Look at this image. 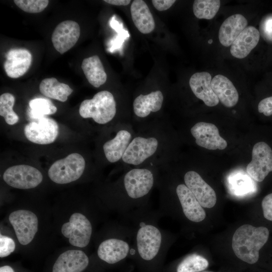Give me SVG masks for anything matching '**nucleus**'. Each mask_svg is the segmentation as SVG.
Instances as JSON below:
<instances>
[{
	"mask_svg": "<svg viewBox=\"0 0 272 272\" xmlns=\"http://www.w3.org/2000/svg\"><path fill=\"white\" fill-rule=\"evenodd\" d=\"M31 61L32 55L28 50L24 48L11 49L6 54L5 71L10 78H19L28 71Z\"/></svg>",
	"mask_w": 272,
	"mask_h": 272,
	"instance_id": "obj_16",
	"label": "nucleus"
},
{
	"mask_svg": "<svg viewBox=\"0 0 272 272\" xmlns=\"http://www.w3.org/2000/svg\"><path fill=\"white\" fill-rule=\"evenodd\" d=\"M129 250V245L126 242L117 238H109L99 244L97 255L102 260L114 264L125 258Z\"/></svg>",
	"mask_w": 272,
	"mask_h": 272,
	"instance_id": "obj_19",
	"label": "nucleus"
},
{
	"mask_svg": "<svg viewBox=\"0 0 272 272\" xmlns=\"http://www.w3.org/2000/svg\"><path fill=\"white\" fill-rule=\"evenodd\" d=\"M212 80L210 73L201 72L193 74L189 81L190 87L195 96L210 107L215 106L219 102L212 89Z\"/></svg>",
	"mask_w": 272,
	"mask_h": 272,
	"instance_id": "obj_17",
	"label": "nucleus"
},
{
	"mask_svg": "<svg viewBox=\"0 0 272 272\" xmlns=\"http://www.w3.org/2000/svg\"><path fill=\"white\" fill-rule=\"evenodd\" d=\"M81 67L89 83L94 87L98 88L106 82L107 74L97 55L85 58Z\"/></svg>",
	"mask_w": 272,
	"mask_h": 272,
	"instance_id": "obj_26",
	"label": "nucleus"
},
{
	"mask_svg": "<svg viewBox=\"0 0 272 272\" xmlns=\"http://www.w3.org/2000/svg\"><path fill=\"white\" fill-rule=\"evenodd\" d=\"M272 171V150L265 142L254 145L251 161L246 167V172L256 181L261 182Z\"/></svg>",
	"mask_w": 272,
	"mask_h": 272,
	"instance_id": "obj_7",
	"label": "nucleus"
},
{
	"mask_svg": "<svg viewBox=\"0 0 272 272\" xmlns=\"http://www.w3.org/2000/svg\"><path fill=\"white\" fill-rule=\"evenodd\" d=\"M162 241L159 230L156 227L147 225L141 227L137 233L138 251L145 260L153 259L158 254Z\"/></svg>",
	"mask_w": 272,
	"mask_h": 272,
	"instance_id": "obj_11",
	"label": "nucleus"
},
{
	"mask_svg": "<svg viewBox=\"0 0 272 272\" xmlns=\"http://www.w3.org/2000/svg\"><path fill=\"white\" fill-rule=\"evenodd\" d=\"M154 184V177L147 169H133L124 177V185L127 195L132 198H139L147 194Z\"/></svg>",
	"mask_w": 272,
	"mask_h": 272,
	"instance_id": "obj_9",
	"label": "nucleus"
},
{
	"mask_svg": "<svg viewBox=\"0 0 272 272\" xmlns=\"http://www.w3.org/2000/svg\"><path fill=\"white\" fill-rule=\"evenodd\" d=\"M258 110L265 116L272 115V96L261 100L258 105Z\"/></svg>",
	"mask_w": 272,
	"mask_h": 272,
	"instance_id": "obj_36",
	"label": "nucleus"
},
{
	"mask_svg": "<svg viewBox=\"0 0 272 272\" xmlns=\"http://www.w3.org/2000/svg\"><path fill=\"white\" fill-rule=\"evenodd\" d=\"M196 144L202 148L215 150H224L227 146L226 141L219 134L217 127L211 123L199 122L191 128Z\"/></svg>",
	"mask_w": 272,
	"mask_h": 272,
	"instance_id": "obj_12",
	"label": "nucleus"
},
{
	"mask_svg": "<svg viewBox=\"0 0 272 272\" xmlns=\"http://www.w3.org/2000/svg\"><path fill=\"white\" fill-rule=\"evenodd\" d=\"M3 178L8 185L17 189H29L38 186L43 180L41 172L27 165H17L9 167Z\"/></svg>",
	"mask_w": 272,
	"mask_h": 272,
	"instance_id": "obj_6",
	"label": "nucleus"
},
{
	"mask_svg": "<svg viewBox=\"0 0 272 272\" xmlns=\"http://www.w3.org/2000/svg\"><path fill=\"white\" fill-rule=\"evenodd\" d=\"M116 112L114 98L108 91H101L95 94L93 98L84 100L79 108V113L83 118H92L99 124L110 121Z\"/></svg>",
	"mask_w": 272,
	"mask_h": 272,
	"instance_id": "obj_4",
	"label": "nucleus"
},
{
	"mask_svg": "<svg viewBox=\"0 0 272 272\" xmlns=\"http://www.w3.org/2000/svg\"><path fill=\"white\" fill-rule=\"evenodd\" d=\"M247 25L246 19L241 14H234L227 18L219 29L221 44L226 47L231 46Z\"/></svg>",
	"mask_w": 272,
	"mask_h": 272,
	"instance_id": "obj_21",
	"label": "nucleus"
},
{
	"mask_svg": "<svg viewBox=\"0 0 272 272\" xmlns=\"http://www.w3.org/2000/svg\"><path fill=\"white\" fill-rule=\"evenodd\" d=\"M89 263V258L83 250L72 247L59 254L52 272H82Z\"/></svg>",
	"mask_w": 272,
	"mask_h": 272,
	"instance_id": "obj_14",
	"label": "nucleus"
},
{
	"mask_svg": "<svg viewBox=\"0 0 272 272\" xmlns=\"http://www.w3.org/2000/svg\"><path fill=\"white\" fill-rule=\"evenodd\" d=\"M39 90L43 95L61 102H65L73 90L64 83H60L55 78H45L39 85Z\"/></svg>",
	"mask_w": 272,
	"mask_h": 272,
	"instance_id": "obj_27",
	"label": "nucleus"
},
{
	"mask_svg": "<svg viewBox=\"0 0 272 272\" xmlns=\"http://www.w3.org/2000/svg\"><path fill=\"white\" fill-rule=\"evenodd\" d=\"M205 272H209V271H205Z\"/></svg>",
	"mask_w": 272,
	"mask_h": 272,
	"instance_id": "obj_41",
	"label": "nucleus"
},
{
	"mask_svg": "<svg viewBox=\"0 0 272 272\" xmlns=\"http://www.w3.org/2000/svg\"><path fill=\"white\" fill-rule=\"evenodd\" d=\"M130 13L135 26L142 33L149 34L154 30L155 27L154 18L144 1H133L130 6Z\"/></svg>",
	"mask_w": 272,
	"mask_h": 272,
	"instance_id": "obj_23",
	"label": "nucleus"
},
{
	"mask_svg": "<svg viewBox=\"0 0 272 272\" xmlns=\"http://www.w3.org/2000/svg\"><path fill=\"white\" fill-rule=\"evenodd\" d=\"M58 226L60 235L72 247L82 249L89 245L92 226L88 218L79 209L69 212Z\"/></svg>",
	"mask_w": 272,
	"mask_h": 272,
	"instance_id": "obj_3",
	"label": "nucleus"
},
{
	"mask_svg": "<svg viewBox=\"0 0 272 272\" xmlns=\"http://www.w3.org/2000/svg\"><path fill=\"white\" fill-rule=\"evenodd\" d=\"M259 34L263 39L272 42V14L264 16L259 24Z\"/></svg>",
	"mask_w": 272,
	"mask_h": 272,
	"instance_id": "obj_34",
	"label": "nucleus"
},
{
	"mask_svg": "<svg viewBox=\"0 0 272 272\" xmlns=\"http://www.w3.org/2000/svg\"><path fill=\"white\" fill-rule=\"evenodd\" d=\"M29 122L24 127V133L30 142L40 145L52 143L56 140L59 127L52 118L43 117Z\"/></svg>",
	"mask_w": 272,
	"mask_h": 272,
	"instance_id": "obj_8",
	"label": "nucleus"
},
{
	"mask_svg": "<svg viewBox=\"0 0 272 272\" xmlns=\"http://www.w3.org/2000/svg\"><path fill=\"white\" fill-rule=\"evenodd\" d=\"M235 186L236 187H240L239 188H240L241 187H245V180H244V178H243V179H242L241 181L240 180H238V181H236L235 182Z\"/></svg>",
	"mask_w": 272,
	"mask_h": 272,
	"instance_id": "obj_40",
	"label": "nucleus"
},
{
	"mask_svg": "<svg viewBox=\"0 0 272 272\" xmlns=\"http://www.w3.org/2000/svg\"><path fill=\"white\" fill-rule=\"evenodd\" d=\"M29 115L35 119L53 114L57 111V108L48 99L35 98L29 102Z\"/></svg>",
	"mask_w": 272,
	"mask_h": 272,
	"instance_id": "obj_29",
	"label": "nucleus"
},
{
	"mask_svg": "<svg viewBox=\"0 0 272 272\" xmlns=\"http://www.w3.org/2000/svg\"><path fill=\"white\" fill-rule=\"evenodd\" d=\"M184 180L202 207L212 208L215 206L217 201L216 192L198 173L189 171L185 173Z\"/></svg>",
	"mask_w": 272,
	"mask_h": 272,
	"instance_id": "obj_15",
	"label": "nucleus"
},
{
	"mask_svg": "<svg viewBox=\"0 0 272 272\" xmlns=\"http://www.w3.org/2000/svg\"><path fill=\"white\" fill-rule=\"evenodd\" d=\"M164 97L160 91L152 92L147 95H140L134 99L133 103L134 114L140 117H145L151 112L160 110Z\"/></svg>",
	"mask_w": 272,
	"mask_h": 272,
	"instance_id": "obj_25",
	"label": "nucleus"
},
{
	"mask_svg": "<svg viewBox=\"0 0 272 272\" xmlns=\"http://www.w3.org/2000/svg\"><path fill=\"white\" fill-rule=\"evenodd\" d=\"M158 146V142L155 138L137 137L128 145L122 160L128 164H141L156 152Z\"/></svg>",
	"mask_w": 272,
	"mask_h": 272,
	"instance_id": "obj_10",
	"label": "nucleus"
},
{
	"mask_svg": "<svg viewBox=\"0 0 272 272\" xmlns=\"http://www.w3.org/2000/svg\"><path fill=\"white\" fill-rule=\"evenodd\" d=\"M83 157L76 153L57 160L49 168L48 175L53 182L59 184L70 183L78 180L85 168Z\"/></svg>",
	"mask_w": 272,
	"mask_h": 272,
	"instance_id": "obj_5",
	"label": "nucleus"
},
{
	"mask_svg": "<svg viewBox=\"0 0 272 272\" xmlns=\"http://www.w3.org/2000/svg\"><path fill=\"white\" fill-rule=\"evenodd\" d=\"M259 38V32L255 27H246L231 45V54L237 58H245L257 45Z\"/></svg>",
	"mask_w": 272,
	"mask_h": 272,
	"instance_id": "obj_20",
	"label": "nucleus"
},
{
	"mask_svg": "<svg viewBox=\"0 0 272 272\" xmlns=\"http://www.w3.org/2000/svg\"><path fill=\"white\" fill-rule=\"evenodd\" d=\"M105 2L115 6H127L130 3V0H104Z\"/></svg>",
	"mask_w": 272,
	"mask_h": 272,
	"instance_id": "obj_38",
	"label": "nucleus"
},
{
	"mask_svg": "<svg viewBox=\"0 0 272 272\" xmlns=\"http://www.w3.org/2000/svg\"><path fill=\"white\" fill-rule=\"evenodd\" d=\"M7 222L22 248L33 245L38 238L42 227L40 215L32 208H15L8 214Z\"/></svg>",
	"mask_w": 272,
	"mask_h": 272,
	"instance_id": "obj_2",
	"label": "nucleus"
},
{
	"mask_svg": "<svg viewBox=\"0 0 272 272\" xmlns=\"http://www.w3.org/2000/svg\"><path fill=\"white\" fill-rule=\"evenodd\" d=\"M211 86L214 93L224 106L232 107L237 103V90L227 77L222 75L215 76L212 80Z\"/></svg>",
	"mask_w": 272,
	"mask_h": 272,
	"instance_id": "obj_22",
	"label": "nucleus"
},
{
	"mask_svg": "<svg viewBox=\"0 0 272 272\" xmlns=\"http://www.w3.org/2000/svg\"><path fill=\"white\" fill-rule=\"evenodd\" d=\"M208 261L201 255L193 254L185 257L178 265L177 272H198L206 269Z\"/></svg>",
	"mask_w": 272,
	"mask_h": 272,
	"instance_id": "obj_31",
	"label": "nucleus"
},
{
	"mask_svg": "<svg viewBox=\"0 0 272 272\" xmlns=\"http://www.w3.org/2000/svg\"><path fill=\"white\" fill-rule=\"evenodd\" d=\"M17 244L15 238L1 231L0 257H6L13 253L16 249Z\"/></svg>",
	"mask_w": 272,
	"mask_h": 272,
	"instance_id": "obj_33",
	"label": "nucleus"
},
{
	"mask_svg": "<svg viewBox=\"0 0 272 272\" xmlns=\"http://www.w3.org/2000/svg\"><path fill=\"white\" fill-rule=\"evenodd\" d=\"M80 35V27L78 23L66 20L60 23L54 29L51 41L54 48L63 54L76 44Z\"/></svg>",
	"mask_w": 272,
	"mask_h": 272,
	"instance_id": "obj_13",
	"label": "nucleus"
},
{
	"mask_svg": "<svg viewBox=\"0 0 272 272\" xmlns=\"http://www.w3.org/2000/svg\"><path fill=\"white\" fill-rule=\"evenodd\" d=\"M0 272H15V270L11 266L5 265L1 266Z\"/></svg>",
	"mask_w": 272,
	"mask_h": 272,
	"instance_id": "obj_39",
	"label": "nucleus"
},
{
	"mask_svg": "<svg viewBox=\"0 0 272 272\" xmlns=\"http://www.w3.org/2000/svg\"><path fill=\"white\" fill-rule=\"evenodd\" d=\"M131 133L126 130H120L115 137L106 142L103 146V149L107 160L114 163L119 161L125 152L130 143Z\"/></svg>",
	"mask_w": 272,
	"mask_h": 272,
	"instance_id": "obj_24",
	"label": "nucleus"
},
{
	"mask_svg": "<svg viewBox=\"0 0 272 272\" xmlns=\"http://www.w3.org/2000/svg\"><path fill=\"white\" fill-rule=\"evenodd\" d=\"M269 230L264 227L245 224L239 227L232 237V247L236 256L249 264L256 263L259 251L267 242Z\"/></svg>",
	"mask_w": 272,
	"mask_h": 272,
	"instance_id": "obj_1",
	"label": "nucleus"
},
{
	"mask_svg": "<svg viewBox=\"0 0 272 272\" xmlns=\"http://www.w3.org/2000/svg\"><path fill=\"white\" fill-rule=\"evenodd\" d=\"M14 3L22 11L29 13L43 11L49 3L48 0H15Z\"/></svg>",
	"mask_w": 272,
	"mask_h": 272,
	"instance_id": "obj_32",
	"label": "nucleus"
},
{
	"mask_svg": "<svg viewBox=\"0 0 272 272\" xmlns=\"http://www.w3.org/2000/svg\"><path fill=\"white\" fill-rule=\"evenodd\" d=\"M219 0H195L193 4V12L198 19H213L220 7Z\"/></svg>",
	"mask_w": 272,
	"mask_h": 272,
	"instance_id": "obj_28",
	"label": "nucleus"
},
{
	"mask_svg": "<svg viewBox=\"0 0 272 272\" xmlns=\"http://www.w3.org/2000/svg\"><path fill=\"white\" fill-rule=\"evenodd\" d=\"M15 101V97L11 93H4L0 96V115L9 125L16 124L19 119L18 115L13 109Z\"/></svg>",
	"mask_w": 272,
	"mask_h": 272,
	"instance_id": "obj_30",
	"label": "nucleus"
},
{
	"mask_svg": "<svg viewBox=\"0 0 272 272\" xmlns=\"http://www.w3.org/2000/svg\"><path fill=\"white\" fill-rule=\"evenodd\" d=\"M176 190L186 217L194 222H199L203 220L206 217V212L186 185H178Z\"/></svg>",
	"mask_w": 272,
	"mask_h": 272,
	"instance_id": "obj_18",
	"label": "nucleus"
},
{
	"mask_svg": "<svg viewBox=\"0 0 272 272\" xmlns=\"http://www.w3.org/2000/svg\"><path fill=\"white\" fill-rule=\"evenodd\" d=\"M264 217L272 221V193L266 195L261 202Z\"/></svg>",
	"mask_w": 272,
	"mask_h": 272,
	"instance_id": "obj_35",
	"label": "nucleus"
},
{
	"mask_svg": "<svg viewBox=\"0 0 272 272\" xmlns=\"http://www.w3.org/2000/svg\"><path fill=\"white\" fill-rule=\"evenodd\" d=\"M176 2L175 0H152L154 7L159 11L169 9Z\"/></svg>",
	"mask_w": 272,
	"mask_h": 272,
	"instance_id": "obj_37",
	"label": "nucleus"
}]
</instances>
